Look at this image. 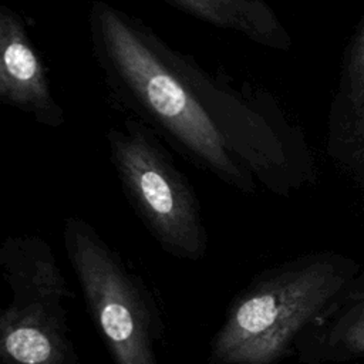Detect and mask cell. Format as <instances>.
Segmentation results:
<instances>
[{
  "label": "cell",
  "mask_w": 364,
  "mask_h": 364,
  "mask_svg": "<svg viewBox=\"0 0 364 364\" xmlns=\"http://www.w3.org/2000/svg\"><path fill=\"white\" fill-rule=\"evenodd\" d=\"M91 54L111 101L192 165L246 195L296 183V142L263 87L239 85L162 40L138 17L94 0Z\"/></svg>",
  "instance_id": "6da1fadb"
},
{
  "label": "cell",
  "mask_w": 364,
  "mask_h": 364,
  "mask_svg": "<svg viewBox=\"0 0 364 364\" xmlns=\"http://www.w3.org/2000/svg\"><path fill=\"white\" fill-rule=\"evenodd\" d=\"M336 264L306 257L257 273L228 304L209 364H277L343 286Z\"/></svg>",
  "instance_id": "7a4b0ae2"
},
{
  "label": "cell",
  "mask_w": 364,
  "mask_h": 364,
  "mask_svg": "<svg viewBox=\"0 0 364 364\" xmlns=\"http://www.w3.org/2000/svg\"><path fill=\"white\" fill-rule=\"evenodd\" d=\"M105 138L119 186L146 230L168 255L202 260L209 237L199 199L161 138L131 117Z\"/></svg>",
  "instance_id": "3957f363"
},
{
  "label": "cell",
  "mask_w": 364,
  "mask_h": 364,
  "mask_svg": "<svg viewBox=\"0 0 364 364\" xmlns=\"http://www.w3.org/2000/svg\"><path fill=\"white\" fill-rule=\"evenodd\" d=\"M63 242L87 310L114 364H159L156 343L162 321L141 277L81 218L65 219Z\"/></svg>",
  "instance_id": "277c9868"
},
{
  "label": "cell",
  "mask_w": 364,
  "mask_h": 364,
  "mask_svg": "<svg viewBox=\"0 0 364 364\" xmlns=\"http://www.w3.org/2000/svg\"><path fill=\"white\" fill-rule=\"evenodd\" d=\"M0 314V364H78L64 301L68 283L20 282Z\"/></svg>",
  "instance_id": "5b68a950"
},
{
  "label": "cell",
  "mask_w": 364,
  "mask_h": 364,
  "mask_svg": "<svg viewBox=\"0 0 364 364\" xmlns=\"http://www.w3.org/2000/svg\"><path fill=\"white\" fill-rule=\"evenodd\" d=\"M0 101L44 127L58 128L64 122L26 21L6 4L0 7Z\"/></svg>",
  "instance_id": "8992f818"
},
{
  "label": "cell",
  "mask_w": 364,
  "mask_h": 364,
  "mask_svg": "<svg viewBox=\"0 0 364 364\" xmlns=\"http://www.w3.org/2000/svg\"><path fill=\"white\" fill-rule=\"evenodd\" d=\"M213 27L246 37L257 46L284 51L290 37L267 0H165Z\"/></svg>",
  "instance_id": "52a82bcc"
},
{
  "label": "cell",
  "mask_w": 364,
  "mask_h": 364,
  "mask_svg": "<svg viewBox=\"0 0 364 364\" xmlns=\"http://www.w3.org/2000/svg\"><path fill=\"white\" fill-rule=\"evenodd\" d=\"M350 100L364 112V28L355 40L348 63Z\"/></svg>",
  "instance_id": "ba28073f"
},
{
  "label": "cell",
  "mask_w": 364,
  "mask_h": 364,
  "mask_svg": "<svg viewBox=\"0 0 364 364\" xmlns=\"http://www.w3.org/2000/svg\"><path fill=\"white\" fill-rule=\"evenodd\" d=\"M340 338L348 350L364 353V309L343 327Z\"/></svg>",
  "instance_id": "9c48e42d"
},
{
  "label": "cell",
  "mask_w": 364,
  "mask_h": 364,
  "mask_svg": "<svg viewBox=\"0 0 364 364\" xmlns=\"http://www.w3.org/2000/svg\"><path fill=\"white\" fill-rule=\"evenodd\" d=\"M361 134L364 135V117H363V124H361Z\"/></svg>",
  "instance_id": "30bf717a"
}]
</instances>
